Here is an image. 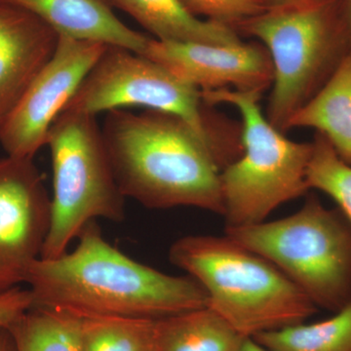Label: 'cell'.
I'll list each match as a JSON object with an SVG mask.
<instances>
[{
	"instance_id": "obj_1",
	"label": "cell",
	"mask_w": 351,
	"mask_h": 351,
	"mask_svg": "<svg viewBox=\"0 0 351 351\" xmlns=\"http://www.w3.org/2000/svg\"><path fill=\"white\" fill-rule=\"evenodd\" d=\"M71 252L32 263L25 283L34 306L80 317L119 316L159 320L207 306L191 276H174L138 263L108 243L96 221Z\"/></svg>"
},
{
	"instance_id": "obj_2",
	"label": "cell",
	"mask_w": 351,
	"mask_h": 351,
	"mask_svg": "<svg viewBox=\"0 0 351 351\" xmlns=\"http://www.w3.org/2000/svg\"><path fill=\"white\" fill-rule=\"evenodd\" d=\"M101 132L126 198L151 209L193 207L223 214L221 172L184 120L159 110L117 108L108 112Z\"/></svg>"
},
{
	"instance_id": "obj_3",
	"label": "cell",
	"mask_w": 351,
	"mask_h": 351,
	"mask_svg": "<svg viewBox=\"0 0 351 351\" xmlns=\"http://www.w3.org/2000/svg\"><path fill=\"white\" fill-rule=\"evenodd\" d=\"M169 260L200 284L207 306L244 338L300 324L317 311L274 263L228 235H186L172 244Z\"/></svg>"
},
{
	"instance_id": "obj_4",
	"label": "cell",
	"mask_w": 351,
	"mask_h": 351,
	"mask_svg": "<svg viewBox=\"0 0 351 351\" xmlns=\"http://www.w3.org/2000/svg\"><path fill=\"white\" fill-rule=\"evenodd\" d=\"M234 31L258 39L269 53L274 82L267 119L282 133L350 52L339 0L274 5Z\"/></svg>"
},
{
	"instance_id": "obj_5",
	"label": "cell",
	"mask_w": 351,
	"mask_h": 351,
	"mask_svg": "<svg viewBox=\"0 0 351 351\" xmlns=\"http://www.w3.org/2000/svg\"><path fill=\"white\" fill-rule=\"evenodd\" d=\"M207 105L228 104L242 117L241 156L221 172L226 228L265 221L274 210L309 191L313 143L286 138L263 115L262 95L232 89L201 91Z\"/></svg>"
},
{
	"instance_id": "obj_6",
	"label": "cell",
	"mask_w": 351,
	"mask_h": 351,
	"mask_svg": "<svg viewBox=\"0 0 351 351\" xmlns=\"http://www.w3.org/2000/svg\"><path fill=\"white\" fill-rule=\"evenodd\" d=\"M128 107L159 110L184 120L209 147L219 171L241 154V133H233L232 124L219 120L198 88L149 58L108 45L64 110L97 115Z\"/></svg>"
},
{
	"instance_id": "obj_7",
	"label": "cell",
	"mask_w": 351,
	"mask_h": 351,
	"mask_svg": "<svg viewBox=\"0 0 351 351\" xmlns=\"http://www.w3.org/2000/svg\"><path fill=\"white\" fill-rule=\"evenodd\" d=\"M226 235L274 263L317 308L336 313L351 302V228L317 198L285 218L226 228Z\"/></svg>"
},
{
	"instance_id": "obj_8",
	"label": "cell",
	"mask_w": 351,
	"mask_h": 351,
	"mask_svg": "<svg viewBox=\"0 0 351 351\" xmlns=\"http://www.w3.org/2000/svg\"><path fill=\"white\" fill-rule=\"evenodd\" d=\"M53 171L49 232L40 258L68 252L97 219H125L126 197L115 179L96 115L63 110L50 127L47 143Z\"/></svg>"
},
{
	"instance_id": "obj_9",
	"label": "cell",
	"mask_w": 351,
	"mask_h": 351,
	"mask_svg": "<svg viewBox=\"0 0 351 351\" xmlns=\"http://www.w3.org/2000/svg\"><path fill=\"white\" fill-rule=\"evenodd\" d=\"M107 46L98 41L59 36L54 55L0 127V144L7 156L34 159L46 145L53 122Z\"/></svg>"
},
{
	"instance_id": "obj_10",
	"label": "cell",
	"mask_w": 351,
	"mask_h": 351,
	"mask_svg": "<svg viewBox=\"0 0 351 351\" xmlns=\"http://www.w3.org/2000/svg\"><path fill=\"white\" fill-rule=\"evenodd\" d=\"M50 219L51 196L34 159L0 158V293L25 283Z\"/></svg>"
},
{
	"instance_id": "obj_11",
	"label": "cell",
	"mask_w": 351,
	"mask_h": 351,
	"mask_svg": "<svg viewBox=\"0 0 351 351\" xmlns=\"http://www.w3.org/2000/svg\"><path fill=\"white\" fill-rule=\"evenodd\" d=\"M143 56L160 64L200 91L230 89L263 95L274 82L267 48L243 41L230 45L149 39Z\"/></svg>"
},
{
	"instance_id": "obj_12",
	"label": "cell",
	"mask_w": 351,
	"mask_h": 351,
	"mask_svg": "<svg viewBox=\"0 0 351 351\" xmlns=\"http://www.w3.org/2000/svg\"><path fill=\"white\" fill-rule=\"evenodd\" d=\"M59 34L24 9L0 1V127L56 51Z\"/></svg>"
},
{
	"instance_id": "obj_13",
	"label": "cell",
	"mask_w": 351,
	"mask_h": 351,
	"mask_svg": "<svg viewBox=\"0 0 351 351\" xmlns=\"http://www.w3.org/2000/svg\"><path fill=\"white\" fill-rule=\"evenodd\" d=\"M43 20L59 36L98 41L142 54L149 38L115 15L107 0H0Z\"/></svg>"
},
{
	"instance_id": "obj_14",
	"label": "cell",
	"mask_w": 351,
	"mask_h": 351,
	"mask_svg": "<svg viewBox=\"0 0 351 351\" xmlns=\"http://www.w3.org/2000/svg\"><path fill=\"white\" fill-rule=\"evenodd\" d=\"M107 1L110 6L128 14L157 40L219 45L242 43L239 34L232 27L196 17L182 0Z\"/></svg>"
},
{
	"instance_id": "obj_15",
	"label": "cell",
	"mask_w": 351,
	"mask_h": 351,
	"mask_svg": "<svg viewBox=\"0 0 351 351\" xmlns=\"http://www.w3.org/2000/svg\"><path fill=\"white\" fill-rule=\"evenodd\" d=\"M315 129L351 165V51L326 84L289 121L287 130Z\"/></svg>"
},
{
	"instance_id": "obj_16",
	"label": "cell",
	"mask_w": 351,
	"mask_h": 351,
	"mask_svg": "<svg viewBox=\"0 0 351 351\" xmlns=\"http://www.w3.org/2000/svg\"><path fill=\"white\" fill-rule=\"evenodd\" d=\"M157 351H241L245 339L204 306L156 320Z\"/></svg>"
},
{
	"instance_id": "obj_17",
	"label": "cell",
	"mask_w": 351,
	"mask_h": 351,
	"mask_svg": "<svg viewBox=\"0 0 351 351\" xmlns=\"http://www.w3.org/2000/svg\"><path fill=\"white\" fill-rule=\"evenodd\" d=\"M80 323V316L32 306L8 331L14 351H82Z\"/></svg>"
},
{
	"instance_id": "obj_18",
	"label": "cell",
	"mask_w": 351,
	"mask_h": 351,
	"mask_svg": "<svg viewBox=\"0 0 351 351\" xmlns=\"http://www.w3.org/2000/svg\"><path fill=\"white\" fill-rule=\"evenodd\" d=\"M319 322H302L254 339L269 351H351V302Z\"/></svg>"
},
{
	"instance_id": "obj_19",
	"label": "cell",
	"mask_w": 351,
	"mask_h": 351,
	"mask_svg": "<svg viewBox=\"0 0 351 351\" xmlns=\"http://www.w3.org/2000/svg\"><path fill=\"white\" fill-rule=\"evenodd\" d=\"M80 318L82 351H157L156 320L119 316Z\"/></svg>"
},
{
	"instance_id": "obj_20",
	"label": "cell",
	"mask_w": 351,
	"mask_h": 351,
	"mask_svg": "<svg viewBox=\"0 0 351 351\" xmlns=\"http://www.w3.org/2000/svg\"><path fill=\"white\" fill-rule=\"evenodd\" d=\"M313 147L307 171L309 189H317L331 197L351 228V165L339 158L320 134H315Z\"/></svg>"
},
{
	"instance_id": "obj_21",
	"label": "cell",
	"mask_w": 351,
	"mask_h": 351,
	"mask_svg": "<svg viewBox=\"0 0 351 351\" xmlns=\"http://www.w3.org/2000/svg\"><path fill=\"white\" fill-rule=\"evenodd\" d=\"M186 9L200 19L228 25L234 29L240 23L272 6L271 0H182Z\"/></svg>"
},
{
	"instance_id": "obj_22",
	"label": "cell",
	"mask_w": 351,
	"mask_h": 351,
	"mask_svg": "<svg viewBox=\"0 0 351 351\" xmlns=\"http://www.w3.org/2000/svg\"><path fill=\"white\" fill-rule=\"evenodd\" d=\"M32 306L34 301L29 289L18 286L0 293V332L8 329Z\"/></svg>"
},
{
	"instance_id": "obj_23",
	"label": "cell",
	"mask_w": 351,
	"mask_h": 351,
	"mask_svg": "<svg viewBox=\"0 0 351 351\" xmlns=\"http://www.w3.org/2000/svg\"><path fill=\"white\" fill-rule=\"evenodd\" d=\"M339 5H341V16L345 24L350 51H351V0H339Z\"/></svg>"
},
{
	"instance_id": "obj_24",
	"label": "cell",
	"mask_w": 351,
	"mask_h": 351,
	"mask_svg": "<svg viewBox=\"0 0 351 351\" xmlns=\"http://www.w3.org/2000/svg\"><path fill=\"white\" fill-rule=\"evenodd\" d=\"M0 351H14L13 341L8 329L0 332Z\"/></svg>"
},
{
	"instance_id": "obj_25",
	"label": "cell",
	"mask_w": 351,
	"mask_h": 351,
	"mask_svg": "<svg viewBox=\"0 0 351 351\" xmlns=\"http://www.w3.org/2000/svg\"><path fill=\"white\" fill-rule=\"evenodd\" d=\"M241 351H269L263 348L260 343H258L255 339L248 338L245 339L244 345L242 346Z\"/></svg>"
},
{
	"instance_id": "obj_26",
	"label": "cell",
	"mask_w": 351,
	"mask_h": 351,
	"mask_svg": "<svg viewBox=\"0 0 351 351\" xmlns=\"http://www.w3.org/2000/svg\"><path fill=\"white\" fill-rule=\"evenodd\" d=\"M300 1V0H271L272 6L278 4L289 3V2Z\"/></svg>"
}]
</instances>
